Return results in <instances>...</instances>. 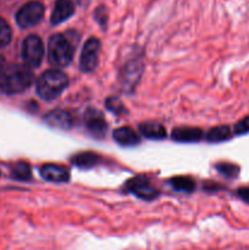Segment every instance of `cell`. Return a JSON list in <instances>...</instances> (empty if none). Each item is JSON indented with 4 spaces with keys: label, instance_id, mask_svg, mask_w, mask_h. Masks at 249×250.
Instances as JSON below:
<instances>
[{
    "label": "cell",
    "instance_id": "9c48e42d",
    "mask_svg": "<svg viewBox=\"0 0 249 250\" xmlns=\"http://www.w3.org/2000/svg\"><path fill=\"white\" fill-rule=\"evenodd\" d=\"M84 122L88 131L92 132L95 137H103L106 133V121L99 110L88 109L84 114Z\"/></svg>",
    "mask_w": 249,
    "mask_h": 250
},
{
    "label": "cell",
    "instance_id": "5b68a950",
    "mask_svg": "<svg viewBox=\"0 0 249 250\" xmlns=\"http://www.w3.org/2000/svg\"><path fill=\"white\" fill-rule=\"evenodd\" d=\"M44 16V6L39 1L27 2L16 14V22L22 28H31L41 22Z\"/></svg>",
    "mask_w": 249,
    "mask_h": 250
},
{
    "label": "cell",
    "instance_id": "cb8c5ba5",
    "mask_svg": "<svg viewBox=\"0 0 249 250\" xmlns=\"http://www.w3.org/2000/svg\"><path fill=\"white\" fill-rule=\"evenodd\" d=\"M234 132L237 134H244L249 132V116L242 119L238 124L234 126Z\"/></svg>",
    "mask_w": 249,
    "mask_h": 250
},
{
    "label": "cell",
    "instance_id": "8fae6325",
    "mask_svg": "<svg viewBox=\"0 0 249 250\" xmlns=\"http://www.w3.org/2000/svg\"><path fill=\"white\" fill-rule=\"evenodd\" d=\"M41 175L46 181H50V182L55 183H63L70 180V172H68V170L60 165L46 164V165L41 167Z\"/></svg>",
    "mask_w": 249,
    "mask_h": 250
},
{
    "label": "cell",
    "instance_id": "8992f818",
    "mask_svg": "<svg viewBox=\"0 0 249 250\" xmlns=\"http://www.w3.org/2000/svg\"><path fill=\"white\" fill-rule=\"evenodd\" d=\"M100 42L95 38H90L85 42L80 59V67L83 72H92L99 61Z\"/></svg>",
    "mask_w": 249,
    "mask_h": 250
},
{
    "label": "cell",
    "instance_id": "2e32d148",
    "mask_svg": "<svg viewBox=\"0 0 249 250\" xmlns=\"http://www.w3.org/2000/svg\"><path fill=\"white\" fill-rule=\"evenodd\" d=\"M100 161H102V158H100L98 154L90 153V151L77 154V155H75L72 158L73 165L78 166V167L81 168L94 167V166L99 165Z\"/></svg>",
    "mask_w": 249,
    "mask_h": 250
},
{
    "label": "cell",
    "instance_id": "7402d4cb",
    "mask_svg": "<svg viewBox=\"0 0 249 250\" xmlns=\"http://www.w3.org/2000/svg\"><path fill=\"white\" fill-rule=\"evenodd\" d=\"M217 170L222 173V175L227 176V177H236L238 175V166L233 165V164H220L216 166Z\"/></svg>",
    "mask_w": 249,
    "mask_h": 250
},
{
    "label": "cell",
    "instance_id": "4fadbf2b",
    "mask_svg": "<svg viewBox=\"0 0 249 250\" xmlns=\"http://www.w3.org/2000/svg\"><path fill=\"white\" fill-rule=\"evenodd\" d=\"M203 137V132L194 127H178L172 131V138L182 143H193L198 142Z\"/></svg>",
    "mask_w": 249,
    "mask_h": 250
},
{
    "label": "cell",
    "instance_id": "9a60e30c",
    "mask_svg": "<svg viewBox=\"0 0 249 250\" xmlns=\"http://www.w3.org/2000/svg\"><path fill=\"white\" fill-rule=\"evenodd\" d=\"M139 131L145 138L164 139L166 137V129L159 122H144L139 125Z\"/></svg>",
    "mask_w": 249,
    "mask_h": 250
},
{
    "label": "cell",
    "instance_id": "d6986e66",
    "mask_svg": "<svg viewBox=\"0 0 249 250\" xmlns=\"http://www.w3.org/2000/svg\"><path fill=\"white\" fill-rule=\"evenodd\" d=\"M12 176L17 180L21 181H26L29 180L32 176V171L31 167H29L28 164L26 163H17L16 165L12 167Z\"/></svg>",
    "mask_w": 249,
    "mask_h": 250
},
{
    "label": "cell",
    "instance_id": "3957f363",
    "mask_svg": "<svg viewBox=\"0 0 249 250\" xmlns=\"http://www.w3.org/2000/svg\"><path fill=\"white\" fill-rule=\"evenodd\" d=\"M73 58V45L67 37L54 34L48 43V60L56 67H65Z\"/></svg>",
    "mask_w": 249,
    "mask_h": 250
},
{
    "label": "cell",
    "instance_id": "30bf717a",
    "mask_svg": "<svg viewBox=\"0 0 249 250\" xmlns=\"http://www.w3.org/2000/svg\"><path fill=\"white\" fill-rule=\"evenodd\" d=\"M75 12V2L73 0H56L55 6L51 12L50 21L54 26L62 23L70 19Z\"/></svg>",
    "mask_w": 249,
    "mask_h": 250
},
{
    "label": "cell",
    "instance_id": "ac0fdd59",
    "mask_svg": "<svg viewBox=\"0 0 249 250\" xmlns=\"http://www.w3.org/2000/svg\"><path fill=\"white\" fill-rule=\"evenodd\" d=\"M171 185L176 190L180 192L190 193L195 188V183L192 178L186 177V176H180V177H175L171 180Z\"/></svg>",
    "mask_w": 249,
    "mask_h": 250
},
{
    "label": "cell",
    "instance_id": "484cf974",
    "mask_svg": "<svg viewBox=\"0 0 249 250\" xmlns=\"http://www.w3.org/2000/svg\"><path fill=\"white\" fill-rule=\"evenodd\" d=\"M5 66H6V63H5V59L2 58V56H0V73L2 72V70L5 68Z\"/></svg>",
    "mask_w": 249,
    "mask_h": 250
},
{
    "label": "cell",
    "instance_id": "7a4b0ae2",
    "mask_svg": "<svg viewBox=\"0 0 249 250\" xmlns=\"http://www.w3.org/2000/svg\"><path fill=\"white\" fill-rule=\"evenodd\" d=\"M68 84L67 76L59 70H48L39 77L37 82V92L44 100L58 98Z\"/></svg>",
    "mask_w": 249,
    "mask_h": 250
},
{
    "label": "cell",
    "instance_id": "52a82bcc",
    "mask_svg": "<svg viewBox=\"0 0 249 250\" xmlns=\"http://www.w3.org/2000/svg\"><path fill=\"white\" fill-rule=\"evenodd\" d=\"M142 72H143V63L141 60L133 59V60L128 61L122 68L121 77H120L124 89L132 92L141 80Z\"/></svg>",
    "mask_w": 249,
    "mask_h": 250
},
{
    "label": "cell",
    "instance_id": "ffe728a7",
    "mask_svg": "<svg viewBox=\"0 0 249 250\" xmlns=\"http://www.w3.org/2000/svg\"><path fill=\"white\" fill-rule=\"evenodd\" d=\"M11 28L2 17H0V48H4L11 42Z\"/></svg>",
    "mask_w": 249,
    "mask_h": 250
},
{
    "label": "cell",
    "instance_id": "44dd1931",
    "mask_svg": "<svg viewBox=\"0 0 249 250\" xmlns=\"http://www.w3.org/2000/svg\"><path fill=\"white\" fill-rule=\"evenodd\" d=\"M105 105H106V107L110 110V111L114 112V114L116 115L126 112V109H124L122 103L120 102L117 98H109V99H106V102H105Z\"/></svg>",
    "mask_w": 249,
    "mask_h": 250
},
{
    "label": "cell",
    "instance_id": "d4e9b609",
    "mask_svg": "<svg viewBox=\"0 0 249 250\" xmlns=\"http://www.w3.org/2000/svg\"><path fill=\"white\" fill-rule=\"evenodd\" d=\"M237 193H238L239 198H241L242 200H244V202L249 204V188H239V189L237 190Z\"/></svg>",
    "mask_w": 249,
    "mask_h": 250
},
{
    "label": "cell",
    "instance_id": "7c38bea8",
    "mask_svg": "<svg viewBox=\"0 0 249 250\" xmlns=\"http://www.w3.org/2000/svg\"><path fill=\"white\" fill-rule=\"evenodd\" d=\"M44 120H45L49 126L56 127V128L60 129H68L72 126V117L65 110H53V111L46 114Z\"/></svg>",
    "mask_w": 249,
    "mask_h": 250
},
{
    "label": "cell",
    "instance_id": "ba28073f",
    "mask_svg": "<svg viewBox=\"0 0 249 250\" xmlns=\"http://www.w3.org/2000/svg\"><path fill=\"white\" fill-rule=\"evenodd\" d=\"M127 188L137 197L145 200H151L159 194L156 188L144 177H136L131 180L127 185Z\"/></svg>",
    "mask_w": 249,
    "mask_h": 250
},
{
    "label": "cell",
    "instance_id": "5bb4252c",
    "mask_svg": "<svg viewBox=\"0 0 249 250\" xmlns=\"http://www.w3.org/2000/svg\"><path fill=\"white\" fill-rule=\"evenodd\" d=\"M114 139L119 144L124 146H133L139 144L141 138L138 134L129 127H121L114 132Z\"/></svg>",
    "mask_w": 249,
    "mask_h": 250
},
{
    "label": "cell",
    "instance_id": "603a6c76",
    "mask_svg": "<svg viewBox=\"0 0 249 250\" xmlns=\"http://www.w3.org/2000/svg\"><path fill=\"white\" fill-rule=\"evenodd\" d=\"M94 16H95V20L99 22L100 26H102V27L106 26L107 14H106V9H105V6L98 7V9L94 11Z\"/></svg>",
    "mask_w": 249,
    "mask_h": 250
},
{
    "label": "cell",
    "instance_id": "277c9868",
    "mask_svg": "<svg viewBox=\"0 0 249 250\" xmlns=\"http://www.w3.org/2000/svg\"><path fill=\"white\" fill-rule=\"evenodd\" d=\"M22 58L29 67H38L44 58V45L36 34L27 37L22 44Z\"/></svg>",
    "mask_w": 249,
    "mask_h": 250
},
{
    "label": "cell",
    "instance_id": "6da1fadb",
    "mask_svg": "<svg viewBox=\"0 0 249 250\" xmlns=\"http://www.w3.org/2000/svg\"><path fill=\"white\" fill-rule=\"evenodd\" d=\"M33 82V72L27 65L5 66L0 73V90L6 94H16L29 88Z\"/></svg>",
    "mask_w": 249,
    "mask_h": 250
},
{
    "label": "cell",
    "instance_id": "e0dca14e",
    "mask_svg": "<svg viewBox=\"0 0 249 250\" xmlns=\"http://www.w3.org/2000/svg\"><path fill=\"white\" fill-rule=\"evenodd\" d=\"M231 136L232 133L229 127L220 126L210 129L207 134V139L210 143H220V142H225L227 141V139H229Z\"/></svg>",
    "mask_w": 249,
    "mask_h": 250
}]
</instances>
